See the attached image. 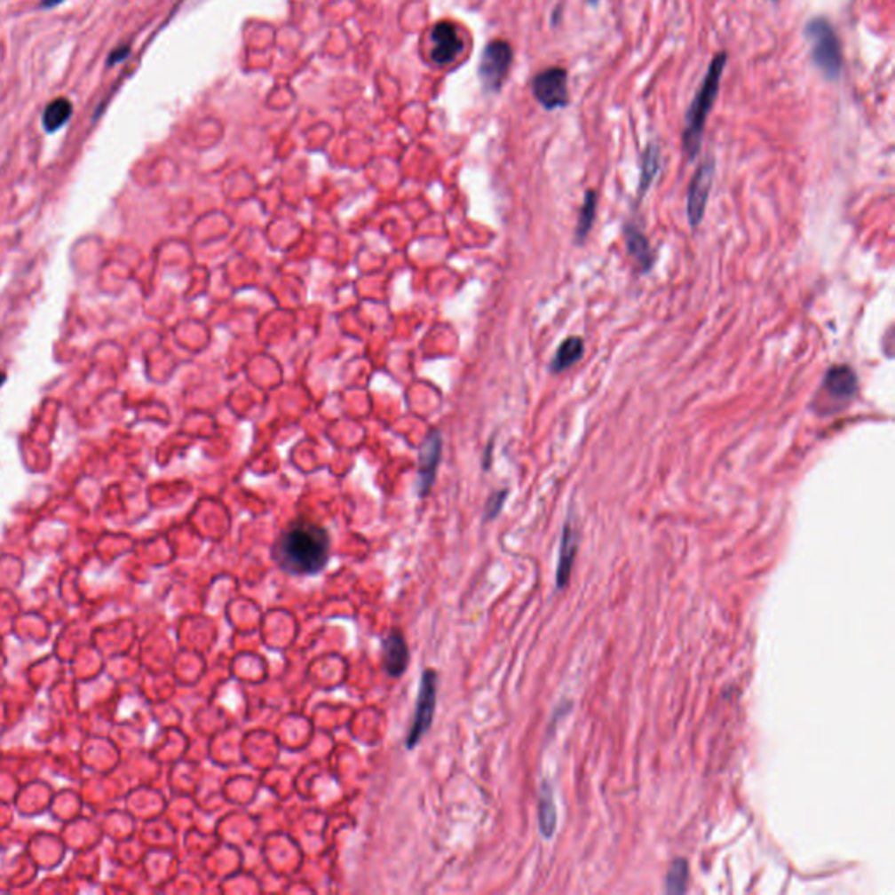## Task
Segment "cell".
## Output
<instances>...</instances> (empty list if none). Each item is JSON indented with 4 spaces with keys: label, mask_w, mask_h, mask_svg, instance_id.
I'll return each mask as SVG.
<instances>
[{
    "label": "cell",
    "mask_w": 895,
    "mask_h": 895,
    "mask_svg": "<svg viewBox=\"0 0 895 895\" xmlns=\"http://www.w3.org/2000/svg\"><path fill=\"white\" fill-rule=\"evenodd\" d=\"M512 61V50L505 41L490 43L479 61V77L487 91H499Z\"/></svg>",
    "instance_id": "8992f818"
},
{
    "label": "cell",
    "mask_w": 895,
    "mask_h": 895,
    "mask_svg": "<svg viewBox=\"0 0 895 895\" xmlns=\"http://www.w3.org/2000/svg\"><path fill=\"white\" fill-rule=\"evenodd\" d=\"M726 59V53L714 56V59L710 61V67L707 70V75H705L691 107H689V111L685 114V128L682 133V149H684V154L687 156V160H694L700 153L705 121H707L710 109L716 102V97L719 93L721 77H723Z\"/></svg>",
    "instance_id": "7a4b0ae2"
},
{
    "label": "cell",
    "mask_w": 895,
    "mask_h": 895,
    "mask_svg": "<svg viewBox=\"0 0 895 895\" xmlns=\"http://www.w3.org/2000/svg\"><path fill=\"white\" fill-rule=\"evenodd\" d=\"M660 171V149L654 144H649L642 154V167H640V180H638V194H646L649 186L653 184L654 177Z\"/></svg>",
    "instance_id": "2e32d148"
},
{
    "label": "cell",
    "mask_w": 895,
    "mask_h": 895,
    "mask_svg": "<svg viewBox=\"0 0 895 895\" xmlns=\"http://www.w3.org/2000/svg\"><path fill=\"white\" fill-rule=\"evenodd\" d=\"M557 804L553 797V790L550 783H543L541 787V799H539V826H541V835L546 839L551 838L557 831Z\"/></svg>",
    "instance_id": "4fadbf2b"
},
{
    "label": "cell",
    "mask_w": 895,
    "mask_h": 895,
    "mask_svg": "<svg viewBox=\"0 0 895 895\" xmlns=\"http://www.w3.org/2000/svg\"><path fill=\"white\" fill-rule=\"evenodd\" d=\"M505 495H507V492H499V494H495V495L490 497V501L487 503V512H485L487 519H494L501 512L503 501H505Z\"/></svg>",
    "instance_id": "ffe728a7"
},
{
    "label": "cell",
    "mask_w": 895,
    "mask_h": 895,
    "mask_svg": "<svg viewBox=\"0 0 895 895\" xmlns=\"http://www.w3.org/2000/svg\"><path fill=\"white\" fill-rule=\"evenodd\" d=\"M588 2H590V4H597L598 0H588Z\"/></svg>",
    "instance_id": "603a6c76"
},
{
    "label": "cell",
    "mask_w": 895,
    "mask_h": 895,
    "mask_svg": "<svg viewBox=\"0 0 895 895\" xmlns=\"http://www.w3.org/2000/svg\"><path fill=\"white\" fill-rule=\"evenodd\" d=\"M804 37L810 44L813 63L828 79L836 81L841 75V48L829 20L822 16L810 20L804 28Z\"/></svg>",
    "instance_id": "3957f363"
},
{
    "label": "cell",
    "mask_w": 895,
    "mask_h": 895,
    "mask_svg": "<svg viewBox=\"0 0 895 895\" xmlns=\"http://www.w3.org/2000/svg\"><path fill=\"white\" fill-rule=\"evenodd\" d=\"M438 682L440 677L434 670H425L420 680V691H418V700L415 707V717L409 727L408 738H406V747L411 750L415 748L424 734L432 726L434 714H436V703H438Z\"/></svg>",
    "instance_id": "277c9868"
},
{
    "label": "cell",
    "mask_w": 895,
    "mask_h": 895,
    "mask_svg": "<svg viewBox=\"0 0 895 895\" xmlns=\"http://www.w3.org/2000/svg\"><path fill=\"white\" fill-rule=\"evenodd\" d=\"M5 378H7V376H5V373H4V371H0V387H2V385H4V382H5Z\"/></svg>",
    "instance_id": "7402d4cb"
},
{
    "label": "cell",
    "mask_w": 895,
    "mask_h": 895,
    "mask_svg": "<svg viewBox=\"0 0 895 895\" xmlns=\"http://www.w3.org/2000/svg\"><path fill=\"white\" fill-rule=\"evenodd\" d=\"M384 667L391 677H400L409 665V649L400 631H391L384 640Z\"/></svg>",
    "instance_id": "8fae6325"
},
{
    "label": "cell",
    "mask_w": 895,
    "mask_h": 895,
    "mask_svg": "<svg viewBox=\"0 0 895 895\" xmlns=\"http://www.w3.org/2000/svg\"><path fill=\"white\" fill-rule=\"evenodd\" d=\"M441 436L438 431H431L420 448V458H418V479H416V492L420 497H425L434 483L436 478V469L441 460Z\"/></svg>",
    "instance_id": "ba28073f"
},
{
    "label": "cell",
    "mask_w": 895,
    "mask_h": 895,
    "mask_svg": "<svg viewBox=\"0 0 895 895\" xmlns=\"http://www.w3.org/2000/svg\"><path fill=\"white\" fill-rule=\"evenodd\" d=\"M532 91L537 102L548 109L557 111L568 104V77L566 70L551 67L535 75L532 83Z\"/></svg>",
    "instance_id": "5b68a950"
},
{
    "label": "cell",
    "mask_w": 895,
    "mask_h": 895,
    "mask_svg": "<svg viewBox=\"0 0 895 895\" xmlns=\"http://www.w3.org/2000/svg\"><path fill=\"white\" fill-rule=\"evenodd\" d=\"M626 245L630 256L644 268H651L653 265V250L649 247L647 238L635 227H626Z\"/></svg>",
    "instance_id": "9a60e30c"
},
{
    "label": "cell",
    "mask_w": 895,
    "mask_h": 895,
    "mask_svg": "<svg viewBox=\"0 0 895 895\" xmlns=\"http://www.w3.org/2000/svg\"><path fill=\"white\" fill-rule=\"evenodd\" d=\"M63 0H44V7H53L56 4H61Z\"/></svg>",
    "instance_id": "44dd1931"
},
{
    "label": "cell",
    "mask_w": 895,
    "mask_h": 895,
    "mask_svg": "<svg viewBox=\"0 0 895 895\" xmlns=\"http://www.w3.org/2000/svg\"><path fill=\"white\" fill-rule=\"evenodd\" d=\"M716 163L710 156H707L696 170L689 191H687V219L693 227L700 226L705 216V209L709 203L712 180H714Z\"/></svg>",
    "instance_id": "52a82bcc"
},
{
    "label": "cell",
    "mask_w": 895,
    "mask_h": 895,
    "mask_svg": "<svg viewBox=\"0 0 895 895\" xmlns=\"http://www.w3.org/2000/svg\"><path fill=\"white\" fill-rule=\"evenodd\" d=\"M584 353V343L581 337L577 336H572V337H566L557 350L555 357H553V362H551V369L553 373H561V371H566L570 366H574Z\"/></svg>",
    "instance_id": "5bb4252c"
},
{
    "label": "cell",
    "mask_w": 895,
    "mask_h": 895,
    "mask_svg": "<svg viewBox=\"0 0 895 895\" xmlns=\"http://www.w3.org/2000/svg\"><path fill=\"white\" fill-rule=\"evenodd\" d=\"M595 210H597V193L588 191L584 196V203L581 209V218L577 224V240L581 242L591 229V224L595 221Z\"/></svg>",
    "instance_id": "d6986e66"
},
{
    "label": "cell",
    "mask_w": 895,
    "mask_h": 895,
    "mask_svg": "<svg viewBox=\"0 0 895 895\" xmlns=\"http://www.w3.org/2000/svg\"><path fill=\"white\" fill-rule=\"evenodd\" d=\"M431 41H432L431 56L440 65L451 63L463 48V43L460 39L456 27L449 21H441L432 28Z\"/></svg>",
    "instance_id": "30bf717a"
},
{
    "label": "cell",
    "mask_w": 895,
    "mask_h": 895,
    "mask_svg": "<svg viewBox=\"0 0 895 895\" xmlns=\"http://www.w3.org/2000/svg\"><path fill=\"white\" fill-rule=\"evenodd\" d=\"M70 115H72V104L67 99H56L46 107L43 115V124L50 133H53L70 119Z\"/></svg>",
    "instance_id": "e0dca14e"
},
{
    "label": "cell",
    "mask_w": 895,
    "mask_h": 895,
    "mask_svg": "<svg viewBox=\"0 0 895 895\" xmlns=\"http://www.w3.org/2000/svg\"><path fill=\"white\" fill-rule=\"evenodd\" d=\"M273 557L289 574H319L329 559V535L319 525L297 521L280 535Z\"/></svg>",
    "instance_id": "6da1fadb"
},
{
    "label": "cell",
    "mask_w": 895,
    "mask_h": 895,
    "mask_svg": "<svg viewBox=\"0 0 895 895\" xmlns=\"http://www.w3.org/2000/svg\"><path fill=\"white\" fill-rule=\"evenodd\" d=\"M822 389L828 395V400L841 408L850 402L857 392V375L850 366H835L828 371Z\"/></svg>",
    "instance_id": "9c48e42d"
},
{
    "label": "cell",
    "mask_w": 895,
    "mask_h": 895,
    "mask_svg": "<svg viewBox=\"0 0 895 895\" xmlns=\"http://www.w3.org/2000/svg\"><path fill=\"white\" fill-rule=\"evenodd\" d=\"M687 876H689L687 862L684 859H675L671 862L669 875H667V892H670V894L685 892Z\"/></svg>",
    "instance_id": "ac0fdd59"
},
{
    "label": "cell",
    "mask_w": 895,
    "mask_h": 895,
    "mask_svg": "<svg viewBox=\"0 0 895 895\" xmlns=\"http://www.w3.org/2000/svg\"><path fill=\"white\" fill-rule=\"evenodd\" d=\"M577 553V534L572 527L570 521L565 523L563 534H561V543H559L558 566H557V588L561 590L570 579L572 565Z\"/></svg>",
    "instance_id": "7c38bea8"
}]
</instances>
